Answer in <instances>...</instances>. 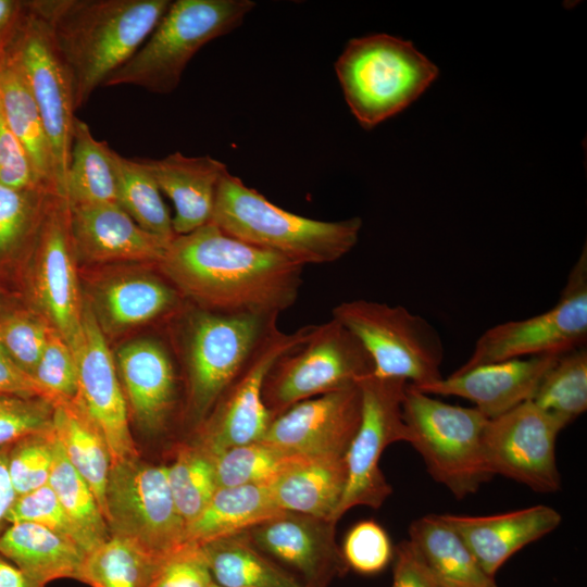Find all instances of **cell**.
<instances>
[{"label":"cell","instance_id":"6da1fadb","mask_svg":"<svg viewBox=\"0 0 587 587\" xmlns=\"http://www.w3.org/2000/svg\"><path fill=\"white\" fill-rule=\"evenodd\" d=\"M157 267L186 301L222 312L279 315L302 286L303 266L211 222L176 235Z\"/></svg>","mask_w":587,"mask_h":587},{"label":"cell","instance_id":"7a4b0ae2","mask_svg":"<svg viewBox=\"0 0 587 587\" xmlns=\"http://www.w3.org/2000/svg\"><path fill=\"white\" fill-rule=\"evenodd\" d=\"M172 1L30 0L68 70L76 110L147 40Z\"/></svg>","mask_w":587,"mask_h":587},{"label":"cell","instance_id":"3957f363","mask_svg":"<svg viewBox=\"0 0 587 587\" xmlns=\"http://www.w3.org/2000/svg\"><path fill=\"white\" fill-rule=\"evenodd\" d=\"M278 316L215 311L185 300L168 320L171 345L185 377V416L196 427L261 345L278 329Z\"/></svg>","mask_w":587,"mask_h":587},{"label":"cell","instance_id":"277c9868","mask_svg":"<svg viewBox=\"0 0 587 587\" xmlns=\"http://www.w3.org/2000/svg\"><path fill=\"white\" fill-rule=\"evenodd\" d=\"M211 223L303 267L341 259L357 245L362 227L360 217L327 222L286 211L227 170L217 186Z\"/></svg>","mask_w":587,"mask_h":587},{"label":"cell","instance_id":"5b68a950","mask_svg":"<svg viewBox=\"0 0 587 587\" xmlns=\"http://www.w3.org/2000/svg\"><path fill=\"white\" fill-rule=\"evenodd\" d=\"M335 71L351 113L365 129L403 111L439 74L411 41L387 34L349 40Z\"/></svg>","mask_w":587,"mask_h":587},{"label":"cell","instance_id":"8992f818","mask_svg":"<svg viewBox=\"0 0 587 587\" xmlns=\"http://www.w3.org/2000/svg\"><path fill=\"white\" fill-rule=\"evenodd\" d=\"M255 7L251 0H176L142 46L103 86L133 85L171 93L184 70L208 42L241 25Z\"/></svg>","mask_w":587,"mask_h":587},{"label":"cell","instance_id":"52a82bcc","mask_svg":"<svg viewBox=\"0 0 587 587\" xmlns=\"http://www.w3.org/2000/svg\"><path fill=\"white\" fill-rule=\"evenodd\" d=\"M402 417L408 442L421 454L430 476L454 497L475 494L491 477L484 454L489 419L476 408L446 403L408 384Z\"/></svg>","mask_w":587,"mask_h":587},{"label":"cell","instance_id":"ba28073f","mask_svg":"<svg viewBox=\"0 0 587 587\" xmlns=\"http://www.w3.org/2000/svg\"><path fill=\"white\" fill-rule=\"evenodd\" d=\"M332 319L349 329L373 362V375L399 378L413 386L440 379L444 345L425 319L402 305L357 299L344 301Z\"/></svg>","mask_w":587,"mask_h":587},{"label":"cell","instance_id":"9c48e42d","mask_svg":"<svg viewBox=\"0 0 587 587\" xmlns=\"http://www.w3.org/2000/svg\"><path fill=\"white\" fill-rule=\"evenodd\" d=\"M104 519L111 536L127 540L153 561L187 542L186 524L173 500L166 465L139 457L111 465Z\"/></svg>","mask_w":587,"mask_h":587},{"label":"cell","instance_id":"30bf717a","mask_svg":"<svg viewBox=\"0 0 587 587\" xmlns=\"http://www.w3.org/2000/svg\"><path fill=\"white\" fill-rule=\"evenodd\" d=\"M373 370L360 340L330 319L315 325L301 346L274 363L265 377L262 398L273 420L298 402L352 386Z\"/></svg>","mask_w":587,"mask_h":587},{"label":"cell","instance_id":"8fae6325","mask_svg":"<svg viewBox=\"0 0 587 587\" xmlns=\"http://www.w3.org/2000/svg\"><path fill=\"white\" fill-rule=\"evenodd\" d=\"M77 265L70 232V208L57 195L21 271L15 295L21 303L43 317L71 348L82 329L85 305Z\"/></svg>","mask_w":587,"mask_h":587},{"label":"cell","instance_id":"7c38bea8","mask_svg":"<svg viewBox=\"0 0 587 587\" xmlns=\"http://www.w3.org/2000/svg\"><path fill=\"white\" fill-rule=\"evenodd\" d=\"M587 339V252L582 251L554 307L535 316L488 328L457 371L538 355H561Z\"/></svg>","mask_w":587,"mask_h":587},{"label":"cell","instance_id":"4fadbf2b","mask_svg":"<svg viewBox=\"0 0 587 587\" xmlns=\"http://www.w3.org/2000/svg\"><path fill=\"white\" fill-rule=\"evenodd\" d=\"M407 385L403 379L373 374L358 382L361 419L346 455L347 480L335 522L353 507L379 508L392 492L378 463L389 445L409 441L402 417Z\"/></svg>","mask_w":587,"mask_h":587},{"label":"cell","instance_id":"5bb4252c","mask_svg":"<svg viewBox=\"0 0 587 587\" xmlns=\"http://www.w3.org/2000/svg\"><path fill=\"white\" fill-rule=\"evenodd\" d=\"M8 53L18 65L40 112L63 198L70 161L75 101L68 70L45 20L27 1V12Z\"/></svg>","mask_w":587,"mask_h":587},{"label":"cell","instance_id":"9a60e30c","mask_svg":"<svg viewBox=\"0 0 587 587\" xmlns=\"http://www.w3.org/2000/svg\"><path fill=\"white\" fill-rule=\"evenodd\" d=\"M314 328L315 325H307L291 333L276 329L196 427L193 442L214 457L233 447L260 441L272 421L262 398L265 377L274 363L301 346Z\"/></svg>","mask_w":587,"mask_h":587},{"label":"cell","instance_id":"2e32d148","mask_svg":"<svg viewBox=\"0 0 587 587\" xmlns=\"http://www.w3.org/2000/svg\"><path fill=\"white\" fill-rule=\"evenodd\" d=\"M563 426L530 400L489 419L484 454L490 475H502L538 492L560 489L555 441Z\"/></svg>","mask_w":587,"mask_h":587},{"label":"cell","instance_id":"e0dca14e","mask_svg":"<svg viewBox=\"0 0 587 587\" xmlns=\"http://www.w3.org/2000/svg\"><path fill=\"white\" fill-rule=\"evenodd\" d=\"M72 349L78 370V389L73 401L104 437L112 464L139 457L114 355L86 299L82 329Z\"/></svg>","mask_w":587,"mask_h":587},{"label":"cell","instance_id":"ac0fdd59","mask_svg":"<svg viewBox=\"0 0 587 587\" xmlns=\"http://www.w3.org/2000/svg\"><path fill=\"white\" fill-rule=\"evenodd\" d=\"M361 419L358 383L298 402L274 417L261 440L303 458H346Z\"/></svg>","mask_w":587,"mask_h":587},{"label":"cell","instance_id":"d6986e66","mask_svg":"<svg viewBox=\"0 0 587 587\" xmlns=\"http://www.w3.org/2000/svg\"><path fill=\"white\" fill-rule=\"evenodd\" d=\"M336 524L284 512L245 533L255 548L290 572L303 587H327L349 570L335 540Z\"/></svg>","mask_w":587,"mask_h":587},{"label":"cell","instance_id":"ffe728a7","mask_svg":"<svg viewBox=\"0 0 587 587\" xmlns=\"http://www.w3.org/2000/svg\"><path fill=\"white\" fill-rule=\"evenodd\" d=\"M128 411L149 435L163 433L178 402V373L171 342L143 337L122 346L114 357Z\"/></svg>","mask_w":587,"mask_h":587},{"label":"cell","instance_id":"44dd1931","mask_svg":"<svg viewBox=\"0 0 587 587\" xmlns=\"http://www.w3.org/2000/svg\"><path fill=\"white\" fill-rule=\"evenodd\" d=\"M105 338L158 321H168L185 303L174 285L158 270L103 274L84 295Z\"/></svg>","mask_w":587,"mask_h":587},{"label":"cell","instance_id":"7402d4cb","mask_svg":"<svg viewBox=\"0 0 587 587\" xmlns=\"http://www.w3.org/2000/svg\"><path fill=\"white\" fill-rule=\"evenodd\" d=\"M70 232L78 265L157 266L168 245L139 227L117 203L70 208Z\"/></svg>","mask_w":587,"mask_h":587},{"label":"cell","instance_id":"603a6c76","mask_svg":"<svg viewBox=\"0 0 587 587\" xmlns=\"http://www.w3.org/2000/svg\"><path fill=\"white\" fill-rule=\"evenodd\" d=\"M559 357L538 355L489 363L455 371L426 385L412 386L427 395L464 398L487 419H494L529 401Z\"/></svg>","mask_w":587,"mask_h":587},{"label":"cell","instance_id":"cb8c5ba5","mask_svg":"<svg viewBox=\"0 0 587 587\" xmlns=\"http://www.w3.org/2000/svg\"><path fill=\"white\" fill-rule=\"evenodd\" d=\"M460 535L483 571H497L519 550L555 529L561 515L548 505L487 516L440 514Z\"/></svg>","mask_w":587,"mask_h":587},{"label":"cell","instance_id":"d4e9b609","mask_svg":"<svg viewBox=\"0 0 587 587\" xmlns=\"http://www.w3.org/2000/svg\"><path fill=\"white\" fill-rule=\"evenodd\" d=\"M159 189L173 202L175 235H186L211 222L217 186L226 165L209 155L174 152L162 159H141Z\"/></svg>","mask_w":587,"mask_h":587},{"label":"cell","instance_id":"484cf974","mask_svg":"<svg viewBox=\"0 0 587 587\" xmlns=\"http://www.w3.org/2000/svg\"><path fill=\"white\" fill-rule=\"evenodd\" d=\"M346 480V458L299 457L267 488L280 510L335 522Z\"/></svg>","mask_w":587,"mask_h":587},{"label":"cell","instance_id":"4316f807","mask_svg":"<svg viewBox=\"0 0 587 587\" xmlns=\"http://www.w3.org/2000/svg\"><path fill=\"white\" fill-rule=\"evenodd\" d=\"M0 554L41 587L59 578L80 582L87 555L75 542L27 522L10 524L2 532Z\"/></svg>","mask_w":587,"mask_h":587},{"label":"cell","instance_id":"83f0119b","mask_svg":"<svg viewBox=\"0 0 587 587\" xmlns=\"http://www.w3.org/2000/svg\"><path fill=\"white\" fill-rule=\"evenodd\" d=\"M55 196L46 188L13 189L0 185V288L15 298L18 276Z\"/></svg>","mask_w":587,"mask_h":587},{"label":"cell","instance_id":"f1b7e54d","mask_svg":"<svg viewBox=\"0 0 587 587\" xmlns=\"http://www.w3.org/2000/svg\"><path fill=\"white\" fill-rule=\"evenodd\" d=\"M409 540L441 587H497L479 566L460 535L441 517L413 521Z\"/></svg>","mask_w":587,"mask_h":587},{"label":"cell","instance_id":"f546056e","mask_svg":"<svg viewBox=\"0 0 587 587\" xmlns=\"http://www.w3.org/2000/svg\"><path fill=\"white\" fill-rule=\"evenodd\" d=\"M63 199L70 208L117 203L115 151L96 139L78 117L73 124Z\"/></svg>","mask_w":587,"mask_h":587},{"label":"cell","instance_id":"4dcf8cb0","mask_svg":"<svg viewBox=\"0 0 587 587\" xmlns=\"http://www.w3.org/2000/svg\"><path fill=\"white\" fill-rule=\"evenodd\" d=\"M0 111L40 178L58 195L53 158L40 112L18 65L8 52L0 66Z\"/></svg>","mask_w":587,"mask_h":587},{"label":"cell","instance_id":"1f68e13d","mask_svg":"<svg viewBox=\"0 0 587 587\" xmlns=\"http://www.w3.org/2000/svg\"><path fill=\"white\" fill-rule=\"evenodd\" d=\"M284 512L267 486L217 488L203 511L186 527V539L202 545L245 532Z\"/></svg>","mask_w":587,"mask_h":587},{"label":"cell","instance_id":"d6a6232c","mask_svg":"<svg viewBox=\"0 0 587 587\" xmlns=\"http://www.w3.org/2000/svg\"><path fill=\"white\" fill-rule=\"evenodd\" d=\"M199 546L218 586L303 587L290 572L255 548L245 532Z\"/></svg>","mask_w":587,"mask_h":587},{"label":"cell","instance_id":"836d02e7","mask_svg":"<svg viewBox=\"0 0 587 587\" xmlns=\"http://www.w3.org/2000/svg\"><path fill=\"white\" fill-rule=\"evenodd\" d=\"M52 429L74 469L87 482L104 516V496L112 459L108 444L74 402L54 404Z\"/></svg>","mask_w":587,"mask_h":587},{"label":"cell","instance_id":"e575fe53","mask_svg":"<svg viewBox=\"0 0 587 587\" xmlns=\"http://www.w3.org/2000/svg\"><path fill=\"white\" fill-rule=\"evenodd\" d=\"M117 203L147 233L170 243L176 236L162 192L141 159L115 152Z\"/></svg>","mask_w":587,"mask_h":587},{"label":"cell","instance_id":"d590c367","mask_svg":"<svg viewBox=\"0 0 587 587\" xmlns=\"http://www.w3.org/2000/svg\"><path fill=\"white\" fill-rule=\"evenodd\" d=\"M563 428L587 409V350L561 354L545 373L530 399Z\"/></svg>","mask_w":587,"mask_h":587},{"label":"cell","instance_id":"8d00e7d4","mask_svg":"<svg viewBox=\"0 0 587 587\" xmlns=\"http://www.w3.org/2000/svg\"><path fill=\"white\" fill-rule=\"evenodd\" d=\"M48 485L55 494L68 517L85 537L90 551L111 537L93 492L87 482L70 463L55 436Z\"/></svg>","mask_w":587,"mask_h":587},{"label":"cell","instance_id":"74e56055","mask_svg":"<svg viewBox=\"0 0 587 587\" xmlns=\"http://www.w3.org/2000/svg\"><path fill=\"white\" fill-rule=\"evenodd\" d=\"M166 475L176 509L187 527L217 489L213 458L195 442L182 444L166 466Z\"/></svg>","mask_w":587,"mask_h":587},{"label":"cell","instance_id":"f35d334b","mask_svg":"<svg viewBox=\"0 0 587 587\" xmlns=\"http://www.w3.org/2000/svg\"><path fill=\"white\" fill-rule=\"evenodd\" d=\"M153 562L127 540L111 536L87 553L80 582L91 587H147Z\"/></svg>","mask_w":587,"mask_h":587},{"label":"cell","instance_id":"ab89813d","mask_svg":"<svg viewBox=\"0 0 587 587\" xmlns=\"http://www.w3.org/2000/svg\"><path fill=\"white\" fill-rule=\"evenodd\" d=\"M217 488L268 486L298 455L263 440L233 447L214 457Z\"/></svg>","mask_w":587,"mask_h":587},{"label":"cell","instance_id":"60d3db41","mask_svg":"<svg viewBox=\"0 0 587 587\" xmlns=\"http://www.w3.org/2000/svg\"><path fill=\"white\" fill-rule=\"evenodd\" d=\"M52 328L20 301L0 313V345L11 361L33 378Z\"/></svg>","mask_w":587,"mask_h":587},{"label":"cell","instance_id":"b9f144b4","mask_svg":"<svg viewBox=\"0 0 587 587\" xmlns=\"http://www.w3.org/2000/svg\"><path fill=\"white\" fill-rule=\"evenodd\" d=\"M43 397L53 404L73 401L78 389V370L71 346L54 329L33 374Z\"/></svg>","mask_w":587,"mask_h":587},{"label":"cell","instance_id":"7bdbcfd3","mask_svg":"<svg viewBox=\"0 0 587 587\" xmlns=\"http://www.w3.org/2000/svg\"><path fill=\"white\" fill-rule=\"evenodd\" d=\"M53 429L26 436L9 446L8 471L11 483L21 496L49 482L53 461Z\"/></svg>","mask_w":587,"mask_h":587},{"label":"cell","instance_id":"ee69618b","mask_svg":"<svg viewBox=\"0 0 587 587\" xmlns=\"http://www.w3.org/2000/svg\"><path fill=\"white\" fill-rule=\"evenodd\" d=\"M20 522L43 526L75 542L86 553L90 551L85 537L68 517L48 484L16 497L7 515V523Z\"/></svg>","mask_w":587,"mask_h":587},{"label":"cell","instance_id":"f6af8a7d","mask_svg":"<svg viewBox=\"0 0 587 587\" xmlns=\"http://www.w3.org/2000/svg\"><path fill=\"white\" fill-rule=\"evenodd\" d=\"M54 404L42 397L0 395V448L52 429Z\"/></svg>","mask_w":587,"mask_h":587},{"label":"cell","instance_id":"bcb514c9","mask_svg":"<svg viewBox=\"0 0 587 587\" xmlns=\"http://www.w3.org/2000/svg\"><path fill=\"white\" fill-rule=\"evenodd\" d=\"M340 549L348 569L363 575H374L385 570L395 553L386 530L372 520L352 526Z\"/></svg>","mask_w":587,"mask_h":587},{"label":"cell","instance_id":"7dc6e473","mask_svg":"<svg viewBox=\"0 0 587 587\" xmlns=\"http://www.w3.org/2000/svg\"><path fill=\"white\" fill-rule=\"evenodd\" d=\"M213 583L201 547L186 542L153 562L147 587H211Z\"/></svg>","mask_w":587,"mask_h":587},{"label":"cell","instance_id":"c3c4849f","mask_svg":"<svg viewBox=\"0 0 587 587\" xmlns=\"http://www.w3.org/2000/svg\"><path fill=\"white\" fill-rule=\"evenodd\" d=\"M0 185L13 189L48 187L36 172L20 140L10 130L0 111ZM53 191V190H52ZM54 192V191H53Z\"/></svg>","mask_w":587,"mask_h":587},{"label":"cell","instance_id":"681fc988","mask_svg":"<svg viewBox=\"0 0 587 587\" xmlns=\"http://www.w3.org/2000/svg\"><path fill=\"white\" fill-rule=\"evenodd\" d=\"M394 558L391 587H441L409 539L395 548Z\"/></svg>","mask_w":587,"mask_h":587},{"label":"cell","instance_id":"f907efd6","mask_svg":"<svg viewBox=\"0 0 587 587\" xmlns=\"http://www.w3.org/2000/svg\"><path fill=\"white\" fill-rule=\"evenodd\" d=\"M0 395L43 397L34 379L22 372L0 345Z\"/></svg>","mask_w":587,"mask_h":587},{"label":"cell","instance_id":"816d5d0a","mask_svg":"<svg viewBox=\"0 0 587 587\" xmlns=\"http://www.w3.org/2000/svg\"><path fill=\"white\" fill-rule=\"evenodd\" d=\"M27 12V1L0 0V57L12 45Z\"/></svg>","mask_w":587,"mask_h":587},{"label":"cell","instance_id":"f5cc1de1","mask_svg":"<svg viewBox=\"0 0 587 587\" xmlns=\"http://www.w3.org/2000/svg\"><path fill=\"white\" fill-rule=\"evenodd\" d=\"M9 446L0 448V535L4 530L7 515L16 499V492L8 471Z\"/></svg>","mask_w":587,"mask_h":587},{"label":"cell","instance_id":"db71d44e","mask_svg":"<svg viewBox=\"0 0 587 587\" xmlns=\"http://www.w3.org/2000/svg\"><path fill=\"white\" fill-rule=\"evenodd\" d=\"M0 587H41L0 554Z\"/></svg>","mask_w":587,"mask_h":587},{"label":"cell","instance_id":"11a10c76","mask_svg":"<svg viewBox=\"0 0 587 587\" xmlns=\"http://www.w3.org/2000/svg\"><path fill=\"white\" fill-rule=\"evenodd\" d=\"M16 301L18 300L15 297L0 288V313Z\"/></svg>","mask_w":587,"mask_h":587},{"label":"cell","instance_id":"9f6ffc18","mask_svg":"<svg viewBox=\"0 0 587 587\" xmlns=\"http://www.w3.org/2000/svg\"><path fill=\"white\" fill-rule=\"evenodd\" d=\"M211 587H222V586H218L215 583H213V585Z\"/></svg>","mask_w":587,"mask_h":587},{"label":"cell","instance_id":"6f0895ef","mask_svg":"<svg viewBox=\"0 0 587 587\" xmlns=\"http://www.w3.org/2000/svg\"><path fill=\"white\" fill-rule=\"evenodd\" d=\"M3 58H4V57H0V66H1V62H2Z\"/></svg>","mask_w":587,"mask_h":587},{"label":"cell","instance_id":"680465c9","mask_svg":"<svg viewBox=\"0 0 587 587\" xmlns=\"http://www.w3.org/2000/svg\"><path fill=\"white\" fill-rule=\"evenodd\" d=\"M498 587V586H497Z\"/></svg>","mask_w":587,"mask_h":587}]
</instances>
